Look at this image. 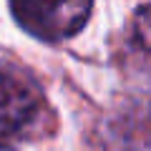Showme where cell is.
<instances>
[{"label": "cell", "mask_w": 151, "mask_h": 151, "mask_svg": "<svg viewBox=\"0 0 151 151\" xmlns=\"http://www.w3.org/2000/svg\"><path fill=\"white\" fill-rule=\"evenodd\" d=\"M48 101L30 73L0 63V149H15L43 134Z\"/></svg>", "instance_id": "cell-1"}, {"label": "cell", "mask_w": 151, "mask_h": 151, "mask_svg": "<svg viewBox=\"0 0 151 151\" xmlns=\"http://www.w3.org/2000/svg\"><path fill=\"white\" fill-rule=\"evenodd\" d=\"M93 0H10L13 15L40 40H63L81 30Z\"/></svg>", "instance_id": "cell-2"}, {"label": "cell", "mask_w": 151, "mask_h": 151, "mask_svg": "<svg viewBox=\"0 0 151 151\" xmlns=\"http://www.w3.org/2000/svg\"><path fill=\"white\" fill-rule=\"evenodd\" d=\"M131 38H134L136 48H141L146 55H151V3L149 5H141L139 10L134 13Z\"/></svg>", "instance_id": "cell-3"}]
</instances>
